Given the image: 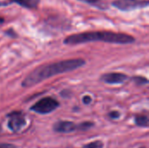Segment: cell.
<instances>
[{"label":"cell","instance_id":"cell-18","mask_svg":"<svg viewBox=\"0 0 149 148\" xmlns=\"http://www.w3.org/2000/svg\"><path fill=\"white\" fill-rule=\"evenodd\" d=\"M3 21H4V20H3V18L0 17V24H2L3 23Z\"/></svg>","mask_w":149,"mask_h":148},{"label":"cell","instance_id":"cell-6","mask_svg":"<svg viewBox=\"0 0 149 148\" xmlns=\"http://www.w3.org/2000/svg\"><path fill=\"white\" fill-rule=\"evenodd\" d=\"M128 77L124 73L120 72H111V73H106L101 76V80L107 84H121L125 82Z\"/></svg>","mask_w":149,"mask_h":148},{"label":"cell","instance_id":"cell-13","mask_svg":"<svg viewBox=\"0 0 149 148\" xmlns=\"http://www.w3.org/2000/svg\"><path fill=\"white\" fill-rule=\"evenodd\" d=\"M108 115L112 119H119L120 116V113L119 112H117V111H113V112H111Z\"/></svg>","mask_w":149,"mask_h":148},{"label":"cell","instance_id":"cell-3","mask_svg":"<svg viewBox=\"0 0 149 148\" xmlns=\"http://www.w3.org/2000/svg\"><path fill=\"white\" fill-rule=\"evenodd\" d=\"M58 106L59 103L56 99L51 97H46L35 103L31 107V110L39 114H47L56 110Z\"/></svg>","mask_w":149,"mask_h":148},{"label":"cell","instance_id":"cell-10","mask_svg":"<svg viewBox=\"0 0 149 148\" xmlns=\"http://www.w3.org/2000/svg\"><path fill=\"white\" fill-rule=\"evenodd\" d=\"M94 126L93 122H83L79 125H77V130L79 131H87Z\"/></svg>","mask_w":149,"mask_h":148},{"label":"cell","instance_id":"cell-12","mask_svg":"<svg viewBox=\"0 0 149 148\" xmlns=\"http://www.w3.org/2000/svg\"><path fill=\"white\" fill-rule=\"evenodd\" d=\"M133 80L136 84H138V85H144V84H148V80L146 78H144V77H134Z\"/></svg>","mask_w":149,"mask_h":148},{"label":"cell","instance_id":"cell-11","mask_svg":"<svg viewBox=\"0 0 149 148\" xmlns=\"http://www.w3.org/2000/svg\"><path fill=\"white\" fill-rule=\"evenodd\" d=\"M83 148H103V143L101 141H93L84 146Z\"/></svg>","mask_w":149,"mask_h":148},{"label":"cell","instance_id":"cell-1","mask_svg":"<svg viewBox=\"0 0 149 148\" xmlns=\"http://www.w3.org/2000/svg\"><path fill=\"white\" fill-rule=\"evenodd\" d=\"M86 64V61L82 58H73L62 60L57 63L50 65H43L32 72H31L23 81L22 85L24 87H30L40 83L41 81L49 79L50 77L68 72L76 70Z\"/></svg>","mask_w":149,"mask_h":148},{"label":"cell","instance_id":"cell-19","mask_svg":"<svg viewBox=\"0 0 149 148\" xmlns=\"http://www.w3.org/2000/svg\"><path fill=\"white\" fill-rule=\"evenodd\" d=\"M1 131H2V127H1V125H0V133H1Z\"/></svg>","mask_w":149,"mask_h":148},{"label":"cell","instance_id":"cell-14","mask_svg":"<svg viewBox=\"0 0 149 148\" xmlns=\"http://www.w3.org/2000/svg\"><path fill=\"white\" fill-rule=\"evenodd\" d=\"M0 148H17L15 145L12 144H7V143H2L0 144Z\"/></svg>","mask_w":149,"mask_h":148},{"label":"cell","instance_id":"cell-8","mask_svg":"<svg viewBox=\"0 0 149 148\" xmlns=\"http://www.w3.org/2000/svg\"><path fill=\"white\" fill-rule=\"evenodd\" d=\"M11 2L28 9H34L38 5L40 0H11Z\"/></svg>","mask_w":149,"mask_h":148},{"label":"cell","instance_id":"cell-15","mask_svg":"<svg viewBox=\"0 0 149 148\" xmlns=\"http://www.w3.org/2000/svg\"><path fill=\"white\" fill-rule=\"evenodd\" d=\"M83 102H84V104H86V105H89V104L92 102V98L89 97V96H85V97L83 98Z\"/></svg>","mask_w":149,"mask_h":148},{"label":"cell","instance_id":"cell-17","mask_svg":"<svg viewBox=\"0 0 149 148\" xmlns=\"http://www.w3.org/2000/svg\"><path fill=\"white\" fill-rule=\"evenodd\" d=\"M6 33H8L9 35H12L11 37H16V34H15V33H13L12 30H10V31H7Z\"/></svg>","mask_w":149,"mask_h":148},{"label":"cell","instance_id":"cell-5","mask_svg":"<svg viewBox=\"0 0 149 148\" xmlns=\"http://www.w3.org/2000/svg\"><path fill=\"white\" fill-rule=\"evenodd\" d=\"M10 118L8 122V127L14 133L19 132L26 124V120L20 112H13L8 115Z\"/></svg>","mask_w":149,"mask_h":148},{"label":"cell","instance_id":"cell-9","mask_svg":"<svg viewBox=\"0 0 149 148\" xmlns=\"http://www.w3.org/2000/svg\"><path fill=\"white\" fill-rule=\"evenodd\" d=\"M135 124L139 126L142 127H148V116L141 115V116H137L135 118Z\"/></svg>","mask_w":149,"mask_h":148},{"label":"cell","instance_id":"cell-2","mask_svg":"<svg viewBox=\"0 0 149 148\" xmlns=\"http://www.w3.org/2000/svg\"><path fill=\"white\" fill-rule=\"evenodd\" d=\"M94 41H103L107 43L125 44H132L133 42H134V38L127 34L117 33L113 31H89L71 35L65 38L64 43L65 44L72 45Z\"/></svg>","mask_w":149,"mask_h":148},{"label":"cell","instance_id":"cell-4","mask_svg":"<svg viewBox=\"0 0 149 148\" xmlns=\"http://www.w3.org/2000/svg\"><path fill=\"white\" fill-rule=\"evenodd\" d=\"M113 5L118 10L123 11H130L135 9L144 8L148 5V1L146 0H116Z\"/></svg>","mask_w":149,"mask_h":148},{"label":"cell","instance_id":"cell-7","mask_svg":"<svg viewBox=\"0 0 149 148\" xmlns=\"http://www.w3.org/2000/svg\"><path fill=\"white\" fill-rule=\"evenodd\" d=\"M53 130L56 133H69L77 130V125L71 121H58L54 124Z\"/></svg>","mask_w":149,"mask_h":148},{"label":"cell","instance_id":"cell-16","mask_svg":"<svg viewBox=\"0 0 149 148\" xmlns=\"http://www.w3.org/2000/svg\"><path fill=\"white\" fill-rule=\"evenodd\" d=\"M81 2H85V3H91V4H93V3H96L98 2H100L101 0H79Z\"/></svg>","mask_w":149,"mask_h":148}]
</instances>
